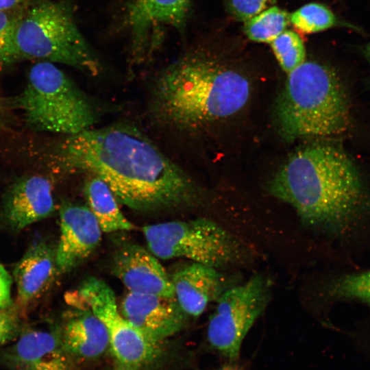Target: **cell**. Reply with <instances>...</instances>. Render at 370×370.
Listing matches in <instances>:
<instances>
[{
	"label": "cell",
	"instance_id": "1",
	"mask_svg": "<svg viewBox=\"0 0 370 370\" xmlns=\"http://www.w3.org/2000/svg\"><path fill=\"white\" fill-rule=\"evenodd\" d=\"M53 158L66 172L98 177L118 201L133 210L176 208L198 197L197 187L186 173L130 124L66 136Z\"/></svg>",
	"mask_w": 370,
	"mask_h": 370
},
{
	"label": "cell",
	"instance_id": "2",
	"mask_svg": "<svg viewBox=\"0 0 370 370\" xmlns=\"http://www.w3.org/2000/svg\"><path fill=\"white\" fill-rule=\"evenodd\" d=\"M269 193L290 205L301 222L317 230L342 226L362 201V186L349 156L330 144L296 150L269 182Z\"/></svg>",
	"mask_w": 370,
	"mask_h": 370
},
{
	"label": "cell",
	"instance_id": "3",
	"mask_svg": "<svg viewBox=\"0 0 370 370\" xmlns=\"http://www.w3.org/2000/svg\"><path fill=\"white\" fill-rule=\"evenodd\" d=\"M251 84L238 71L202 52L184 55L162 69L151 90V108L162 123L192 130L230 117L249 101Z\"/></svg>",
	"mask_w": 370,
	"mask_h": 370
},
{
	"label": "cell",
	"instance_id": "4",
	"mask_svg": "<svg viewBox=\"0 0 370 370\" xmlns=\"http://www.w3.org/2000/svg\"><path fill=\"white\" fill-rule=\"evenodd\" d=\"M286 74L275 105L280 132L285 140L331 137L347 130V95L332 69L306 60Z\"/></svg>",
	"mask_w": 370,
	"mask_h": 370
},
{
	"label": "cell",
	"instance_id": "5",
	"mask_svg": "<svg viewBox=\"0 0 370 370\" xmlns=\"http://www.w3.org/2000/svg\"><path fill=\"white\" fill-rule=\"evenodd\" d=\"M73 0H31L18 12L12 45V64L38 60L75 67L99 75L103 65L79 30Z\"/></svg>",
	"mask_w": 370,
	"mask_h": 370
},
{
	"label": "cell",
	"instance_id": "6",
	"mask_svg": "<svg viewBox=\"0 0 370 370\" xmlns=\"http://www.w3.org/2000/svg\"><path fill=\"white\" fill-rule=\"evenodd\" d=\"M30 128L73 135L92 127L97 111L90 99L54 63L38 61L18 99Z\"/></svg>",
	"mask_w": 370,
	"mask_h": 370
},
{
	"label": "cell",
	"instance_id": "7",
	"mask_svg": "<svg viewBox=\"0 0 370 370\" xmlns=\"http://www.w3.org/2000/svg\"><path fill=\"white\" fill-rule=\"evenodd\" d=\"M143 231L149 251L162 259L184 258L220 270L240 263L247 252L240 240L208 219L160 223Z\"/></svg>",
	"mask_w": 370,
	"mask_h": 370
},
{
	"label": "cell",
	"instance_id": "8",
	"mask_svg": "<svg viewBox=\"0 0 370 370\" xmlns=\"http://www.w3.org/2000/svg\"><path fill=\"white\" fill-rule=\"evenodd\" d=\"M73 307L88 308L104 324L117 365L140 369L160 355V343L132 325L119 312L113 290L103 280L90 278L66 296Z\"/></svg>",
	"mask_w": 370,
	"mask_h": 370
},
{
	"label": "cell",
	"instance_id": "9",
	"mask_svg": "<svg viewBox=\"0 0 370 370\" xmlns=\"http://www.w3.org/2000/svg\"><path fill=\"white\" fill-rule=\"evenodd\" d=\"M271 293L270 280L260 273L225 291L209 319L206 336L210 348L229 362H236L245 337L265 310Z\"/></svg>",
	"mask_w": 370,
	"mask_h": 370
},
{
	"label": "cell",
	"instance_id": "10",
	"mask_svg": "<svg viewBox=\"0 0 370 370\" xmlns=\"http://www.w3.org/2000/svg\"><path fill=\"white\" fill-rule=\"evenodd\" d=\"M190 0H129L124 23L130 38V66H140L158 50L169 29L184 33Z\"/></svg>",
	"mask_w": 370,
	"mask_h": 370
},
{
	"label": "cell",
	"instance_id": "11",
	"mask_svg": "<svg viewBox=\"0 0 370 370\" xmlns=\"http://www.w3.org/2000/svg\"><path fill=\"white\" fill-rule=\"evenodd\" d=\"M121 312L145 336L160 343L180 331L188 318L175 297L132 292L124 297Z\"/></svg>",
	"mask_w": 370,
	"mask_h": 370
},
{
	"label": "cell",
	"instance_id": "12",
	"mask_svg": "<svg viewBox=\"0 0 370 370\" xmlns=\"http://www.w3.org/2000/svg\"><path fill=\"white\" fill-rule=\"evenodd\" d=\"M11 370H70L71 358L61 341L59 329H27L1 354Z\"/></svg>",
	"mask_w": 370,
	"mask_h": 370
},
{
	"label": "cell",
	"instance_id": "13",
	"mask_svg": "<svg viewBox=\"0 0 370 370\" xmlns=\"http://www.w3.org/2000/svg\"><path fill=\"white\" fill-rule=\"evenodd\" d=\"M60 216V237L56 261L58 269L66 272L89 257L101 241L102 230L88 206L64 203Z\"/></svg>",
	"mask_w": 370,
	"mask_h": 370
},
{
	"label": "cell",
	"instance_id": "14",
	"mask_svg": "<svg viewBox=\"0 0 370 370\" xmlns=\"http://www.w3.org/2000/svg\"><path fill=\"white\" fill-rule=\"evenodd\" d=\"M112 269L129 292L175 297L164 267L152 253L138 245L121 248L115 254Z\"/></svg>",
	"mask_w": 370,
	"mask_h": 370
},
{
	"label": "cell",
	"instance_id": "15",
	"mask_svg": "<svg viewBox=\"0 0 370 370\" xmlns=\"http://www.w3.org/2000/svg\"><path fill=\"white\" fill-rule=\"evenodd\" d=\"M175 297L188 317H197L228 288L232 280L220 270L193 262L171 278Z\"/></svg>",
	"mask_w": 370,
	"mask_h": 370
},
{
	"label": "cell",
	"instance_id": "16",
	"mask_svg": "<svg viewBox=\"0 0 370 370\" xmlns=\"http://www.w3.org/2000/svg\"><path fill=\"white\" fill-rule=\"evenodd\" d=\"M54 209L51 184L40 175L17 180L5 194L3 206L6 222L16 230L47 218Z\"/></svg>",
	"mask_w": 370,
	"mask_h": 370
},
{
	"label": "cell",
	"instance_id": "17",
	"mask_svg": "<svg viewBox=\"0 0 370 370\" xmlns=\"http://www.w3.org/2000/svg\"><path fill=\"white\" fill-rule=\"evenodd\" d=\"M59 331L63 347L71 358L95 359L110 348L106 326L88 308H75Z\"/></svg>",
	"mask_w": 370,
	"mask_h": 370
},
{
	"label": "cell",
	"instance_id": "18",
	"mask_svg": "<svg viewBox=\"0 0 370 370\" xmlns=\"http://www.w3.org/2000/svg\"><path fill=\"white\" fill-rule=\"evenodd\" d=\"M57 269L56 252L47 243L39 241L30 246L14 271L19 302L27 305L42 296L52 284Z\"/></svg>",
	"mask_w": 370,
	"mask_h": 370
},
{
	"label": "cell",
	"instance_id": "19",
	"mask_svg": "<svg viewBox=\"0 0 370 370\" xmlns=\"http://www.w3.org/2000/svg\"><path fill=\"white\" fill-rule=\"evenodd\" d=\"M84 193L91 210L101 230L104 232L129 231L134 225L123 215L117 199L109 186L97 176L88 175Z\"/></svg>",
	"mask_w": 370,
	"mask_h": 370
},
{
	"label": "cell",
	"instance_id": "20",
	"mask_svg": "<svg viewBox=\"0 0 370 370\" xmlns=\"http://www.w3.org/2000/svg\"><path fill=\"white\" fill-rule=\"evenodd\" d=\"M289 23L290 14L272 6L245 21L243 31L251 40L270 44L286 30Z\"/></svg>",
	"mask_w": 370,
	"mask_h": 370
},
{
	"label": "cell",
	"instance_id": "21",
	"mask_svg": "<svg viewBox=\"0 0 370 370\" xmlns=\"http://www.w3.org/2000/svg\"><path fill=\"white\" fill-rule=\"evenodd\" d=\"M290 22L306 34L322 32L341 24L330 8L319 3H308L290 14Z\"/></svg>",
	"mask_w": 370,
	"mask_h": 370
},
{
	"label": "cell",
	"instance_id": "22",
	"mask_svg": "<svg viewBox=\"0 0 370 370\" xmlns=\"http://www.w3.org/2000/svg\"><path fill=\"white\" fill-rule=\"evenodd\" d=\"M282 69L288 73L306 61V48L300 36L285 30L270 43Z\"/></svg>",
	"mask_w": 370,
	"mask_h": 370
},
{
	"label": "cell",
	"instance_id": "23",
	"mask_svg": "<svg viewBox=\"0 0 370 370\" xmlns=\"http://www.w3.org/2000/svg\"><path fill=\"white\" fill-rule=\"evenodd\" d=\"M329 291L332 296L356 299L370 305V270L341 278Z\"/></svg>",
	"mask_w": 370,
	"mask_h": 370
},
{
	"label": "cell",
	"instance_id": "24",
	"mask_svg": "<svg viewBox=\"0 0 370 370\" xmlns=\"http://www.w3.org/2000/svg\"><path fill=\"white\" fill-rule=\"evenodd\" d=\"M277 0H224L225 8L235 20L245 22L275 3Z\"/></svg>",
	"mask_w": 370,
	"mask_h": 370
},
{
	"label": "cell",
	"instance_id": "25",
	"mask_svg": "<svg viewBox=\"0 0 370 370\" xmlns=\"http://www.w3.org/2000/svg\"><path fill=\"white\" fill-rule=\"evenodd\" d=\"M18 14L0 11V69L12 64V45Z\"/></svg>",
	"mask_w": 370,
	"mask_h": 370
},
{
	"label": "cell",
	"instance_id": "26",
	"mask_svg": "<svg viewBox=\"0 0 370 370\" xmlns=\"http://www.w3.org/2000/svg\"><path fill=\"white\" fill-rule=\"evenodd\" d=\"M8 308L0 309V347L10 342L21 332L19 318L15 312Z\"/></svg>",
	"mask_w": 370,
	"mask_h": 370
},
{
	"label": "cell",
	"instance_id": "27",
	"mask_svg": "<svg viewBox=\"0 0 370 370\" xmlns=\"http://www.w3.org/2000/svg\"><path fill=\"white\" fill-rule=\"evenodd\" d=\"M11 278L0 264V309L8 308L11 304Z\"/></svg>",
	"mask_w": 370,
	"mask_h": 370
},
{
	"label": "cell",
	"instance_id": "28",
	"mask_svg": "<svg viewBox=\"0 0 370 370\" xmlns=\"http://www.w3.org/2000/svg\"><path fill=\"white\" fill-rule=\"evenodd\" d=\"M25 0H0V11L9 12L21 5Z\"/></svg>",
	"mask_w": 370,
	"mask_h": 370
},
{
	"label": "cell",
	"instance_id": "29",
	"mask_svg": "<svg viewBox=\"0 0 370 370\" xmlns=\"http://www.w3.org/2000/svg\"><path fill=\"white\" fill-rule=\"evenodd\" d=\"M214 370H247L243 365L236 362H229Z\"/></svg>",
	"mask_w": 370,
	"mask_h": 370
},
{
	"label": "cell",
	"instance_id": "30",
	"mask_svg": "<svg viewBox=\"0 0 370 370\" xmlns=\"http://www.w3.org/2000/svg\"><path fill=\"white\" fill-rule=\"evenodd\" d=\"M5 121V108L2 100L0 99V129L3 127Z\"/></svg>",
	"mask_w": 370,
	"mask_h": 370
},
{
	"label": "cell",
	"instance_id": "31",
	"mask_svg": "<svg viewBox=\"0 0 370 370\" xmlns=\"http://www.w3.org/2000/svg\"><path fill=\"white\" fill-rule=\"evenodd\" d=\"M364 54L370 63V42L367 44L363 49Z\"/></svg>",
	"mask_w": 370,
	"mask_h": 370
},
{
	"label": "cell",
	"instance_id": "32",
	"mask_svg": "<svg viewBox=\"0 0 370 370\" xmlns=\"http://www.w3.org/2000/svg\"><path fill=\"white\" fill-rule=\"evenodd\" d=\"M116 370H140V369L127 368V367H124L117 365Z\"/></svg>",
	"mask_w": 370,
	"mask_h": 370
}]
</instances>
